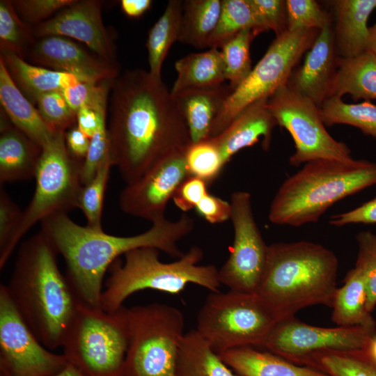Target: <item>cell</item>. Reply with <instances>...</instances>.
I'll return each instance as SVG.
<instances>
[{
    "label": "cell",
    "instance_id": "1",
    "mask_svg": "<svg viewBox=\"0 0 376 376\" xmlns=\"http://www.w3.org/2000/svg\"><path fill=\"white\" fill-rule=\"evenodd\" d=\"M110 93L111 159L126 184L191 143L186 120L162 78L143 69L127 70L114 79Z\"/></svg>",
    "mask_w": 376,
    "mask_h": 376
},
{
    "label": "cell",
    "instance_id": "2",
    "mask_svg": "<svg viewBox=\"0 0 376 376\" xmlns=\"http://www.w3.org/2000/svg\"><path fill=\"white\" fill-rule=\"evenodd\" d=\"M40 232L66 264V277L79 302L101 308L103 279L111 265L132 250L150 247L180 258L178 242L193 230L194 220L184 213L175 221L164 218L152 223L145 232L116 236L103 229L83 226L67 213H58L41 222Z\"/></svg>",
    "mask_w": 376,
    "mask_h": 376
},
{
    "label": "cell",
    "instance_id": "3",
    "mask_svg": "<svg viewBox=\"0 0 376 376\" xmlns=\"http://www.w3.org/2000/svg\"><path fill=\"white\" fill-rule=\"evenodd\" d=\"M56 256L40 231L21 244L6 285L24 322L50 350L62 347L80 304L58 266Z\"/></svg>",
    "mask_w": 376,
    "mask_h": 376
},
{
    "label": "cell",
    "instance_id": "4",
    "mask_svg": "<svg viewBox=\"0 0 376 376\" xmlns=\"http://www.w3.org/2000/svg\"><path fill=\"white\" fill-rule=\"evenodd\" d=\"M338 260L325 246L312 242L268 245L265 271L255 293L277 322L315 305L331 308Z\"/></svg>",
    "mask_w": 376,
    "mask_h": 376
},
{
    "label": "cell",
    "instance_id": "5",
    "mask_svg": "<svg viewBox=\"0 0 376 376\" xmlns=\"http://www.w3.org/2000/svg\"><path fill=\"white\" fill-rule=\"evenodd\" d=\"M376 185V163L366 159H318L304 164L279 187L268 218L299 227L317 222L335 203Z\"/></svg>",
    "mask_w": 376,
    "mask_h": 376
},
{
    "label": "cell",
    "instance_id": "6",
    "mask_svg": "<svg viewBox=\"0 0 376 376\" xmlns=\"http://www.w3.org/2000/svg\"><path fill=\"white\" fill-rule=\"evenodd\" d=\"M159 250L139 248L116 260L109 267L101 296V308L109 313L122 307L125 300L136 292L146 289L178 294L187 285L196 284L211 292H218L221 283L219 269L212 265H198L203 251L198 246L171 263L159 258Z\"/></svg>",
    "mask_w": 376,
    "mask_h": 376
},
{
    "label": "cell",
    "instance_id": "7",
    "mask_svg": "<svg viewBox=\"0 0 376 376\" xmlns=\"http://www.w3.org/2000/svg\"><path fill=\"white\" fill-rule=\"evenodd\" d=\"M129 308L109 313L80 303L62 347L84 376H122L130 340Z\"/></svg>",
    "mask_w": 376,
    "mask_h": 376
},
{
    "label": "cell",
    "instance_id": "8",
    "mask_svg": "<svg viewBox=\"0 0 376 376\" xmlns=\"http://www.w3.org/2000/svg\"><path fill=\"white\" fill-rule=\"evenodd\" d=\"M83 161L68 151L65 132L58 131L42 147L35 175V191L22 212L19 224L5 250L0 254V269L4 268L22 237L37 223L58 213L77 208L83 187L81 169Z\"/></svg>",
    "mask_w": 376,
    "mask_h": 376
},
{
    "label": "cell",
    "instance_id": "9",
    "mask_svg": "<svg viewBox=\"0 0 376 376\" xmlns=\"http://www.w3.org/2000/svg\"><path fill=\"white\" fill-rule=\"evenodd\" d=\"M129 346L122 376H177L185 319L178 308L159 303L129 308Z\"/></svg>",
    "mask_w": 376,
    "mask_h": 376
},
{
    "label": "cell",
    "instance_id": "10",
    "mask_svg": "<svg viewBox=\"0 0 376 376\" xmlns=\"http://www.w3.org/2000/svg\"><path fill=\"white\" fill-rule=\"evenodd\" d=\"M277 322L256 294L211 292L199 311L195 329L219 353L262 347Z\"/></svg>",
    "mask_w": 376,
    "mask_h": 376
},
{
    "label": "cell",
    "instance_id": "11",
    "mask_svg": "<svg viewBox=\"0 0 376 376\" xmlns=\"http://www.w3.org/2000/svg\"><path fill=\"white\" fill-rule=\"evenodd\" d=\"M318 32L286 30L276 36L248 77L228 96L213 124L210 138L219 134L247 106L269 98L287 84L293 68L310 49Z\"/></svg>",
    "mask_w": 376,
    "mask_h": 376
},
{
    "label": "cell",
    "instance_id": "12",
    "mask_svg": "<svg viewBox=\"0 0 376 376\" xmlns=\"http://www.w3.org/2000/svg\"><path fill=\"white\" fill-rule=\"evenodd\" d=\"M267 105L276 124L285 128L293 139L295 150L289 158L290 166L318 159H352L349 147L327 132L319 107L287 84L268 98Z\"/></svg>",
    "mask_w": 376,
    "mask_h": 376
},
{
    "label": "cell",
    "instance_id": "13",
    "mask_svg": "<svg viewBox=\"0 0 376 376\" xmlns=\"http://www.w3.org/2000/svg\"><path fill=\"white\" fill-rule=\"evenodd\" d=\"M68 365L63 354L44 346L0 285V376H52Z\"/></svg>",
    "mask_w": 376,
    "mask_h": 376
},
{
    "label": "cell",
    "instance_id": "14",
    "mask_svg": "<svg viewBox=\"0 0 376 376\" xmlns=\"http://www.w3.org/2000/svg\"><path fill=\"white\" fill-rule=\"evenodd\" d=\"M230 204L234 240L228 258L218 271L219 280L230 290L255 294L265 271L268 245L254 219L250 193L233 192Z\"/></svg>",
    "mask_w": 376,
    "mask_h": 376
},
{
    "label": "cell",
    "instance_id": "15",
    "mask_svg": "<svg viewBox=\"0 0 376 376\" xmlns=\"http://www.w3.org/2000/svg\"><path fill=\"white\" fill-rule=\"evenodd\" d=\"M375 333L359 326L316 327L292 317L276 322L262 347L297 364L319 352L365 349Z\"/></svg>",
    "mask_w": 376,
    "mask_h": 376
},
{
    "label": "cell",
    "instance_id": "16",
    "mask_svg": "<svg viewBox=\"0 0 376 376\" xmlns=\"http://www.w3.org/2000/svg\"><path fill=\"white\" fill-rule=\"evenodd\" d=\"M185 152L175 153L150 169L120 191V210L151 223L165 218L169 201L189 175Z\"/></svg>",
    "mask_w": 376,
    "mask_h": 376
},
{
    "label": "cell",
    "instance_id": "17",
    "mask_svg": "<svg viewBox=\"0 0 376 376\" xmlns=\"http://www.w3.org/2000/svg\"><path fill=\"white\" fill-rule=\"evenodd\" d=\"M35 38L57 36L84 43L97 56L116 63V47L102 17V1H76L33 27Z\"/></svg>",
    "mask_w": 376,
    "mask_h": 376
},
{
    "label": "cell",
    "instance_id": "18",
    "mask_svg": "<svg viewBox=\"0 0 376 376\" xmlns=\"http://www.w3.org/2000/svg\"><path fill=\"white\" fill-rule=\"evenodd\" d=\"M26 55L38 66L71 74L91 84L114 80L120 75L117 63L93 55L65 37L52 36L39 38Z\"/></svg>",
    "mask_w": 376,
    "mask_h": 376
},
{
    "label": "cell",
    "instance_id": "19",
    "mask_svg": "<svg viewBox=\"0 0 376 376\" xmlns=\"http://www.w3.org/2000/svg\"><path fill=\"white\" fill-rule=\"evenodd\" d=\"M338 58L331 22L320 29L302 65L291 74L287 86L318 107L327 98Z\"/></svg>",
    "mask_w": 376,
    "mask_h": 376
},
{
    "label": "cell",
    "instance_id": "20",
    "mask_svg": "<svg viewBox=\"0 0 376 376\" xmlns=\"http://www.w3.org/2000/svg\"><path fill=\"white\" fill-rule=\"evenodd\" d=\"M268 98L258 100L244 108L217 136L211 137L227 164L240 150L262 138L265 150L269 148L276 122L269 110Z\"/></svg>",
    "mask_w": 376,
    "mask_h": 376
},
{
    "label": "cell",
    "instance_id": "21",
    "mask_svg": "<svg viewBox=\"0 0 376 376\" xmlns=\"http://www.w3.org/2000/svg\"><path fill=\"white\" fill-rule=\"evenodd\" d=\"M42 148L13 125L1 120L0 183L35 177Z\"/></svg>",
    "mask_w": 376,
    "mask_h": 376
},
{
    "label": "cell",
    "instance_id": "22",
    "mask_svg": "<svg viewBox=\"0 0 376 376\" xmlns=\"http://www.w3.org/2000/svg\"><path fill=\"white\" fill-rule=\"evenodd\" d=\"M0 102L4 113L13 125L42 148L57 133L58 131L45 121L38 109L17 87L1 59Z\"/></svg>",
    "mask_w": 376,
    "mask_h": 376
},
{
    "label": "cell",
    "instance_id": "23",
    "mask_svg": "<svg viewBox=\"0 0 376 376\" xmlns=\"http://www.w3.org/2000/svg\"><path fill=\"white\" fill-rule=\"evenodd\" d=\"M336 24L334 31L337 55L349 58L367 50L368 21L376 8V0L332 1Z\"/></svg>",
    "mask_w": 376,
    "mask_h": 376
},
{
    "label": "cell",
    "instance_id": "24",
    "mask_svg": "<svg viewBox=\"0 0 376 376\" xmlns=\"http://www.w3.org/2000/svg\"><path fill=\"white\" fill-rule=\"evenodd\" d=\"M232 92L228 84H222L173 95L187 124L191 143L210 138L213 124Z\"/></svg>",
    "mask_w": 376,
    "mask_h": 376
},
{
    "label": "cell",
    "instance_id": "25",
    "mask_svg": "<svg viewBox=\"0 0 376 376\" xmlns=\"http://www.w3.org/2000/svg\"><path fill=\"white\" fill-rule=\"evenodd\" d=\"M218 354L240 376H330L251 346L228 350Z\"/></svg>",
    "mask_w": 376,
    "mask_h": 376
},
{
    "label": "cell",
    "instance_id": "26",
    "mask_svg": "<svg viewBox=\"0 0 376 376\" xmlns=\"http://www.w3.org/2000/svg\"><path fill=\"white\" fill-rule=\"evenodd\" d=\"M345 94L353 100H376V56L369 50L349 58L338 56L327 98Z\"/></svg>",
    "mask_w": 376,
    "mask_h": 376
},
{
    "label": "cell",
    "instance_id": "27",
    "mask_svg": "<svg viewBox=\"0 0 376 376\" xmlns=\"http://www.w3.org/2000/svg\"><path fill=\"white\" fill-rule=\"evenodd\" d=\"M0 59L17 87L33 102L41 94L62 91L83 81L71 74L27 63L24 58L10 52L1 51Z\"/></svg>",
    "mask_w": 376,
    "mask_h": 376
},
{
    "label": "cell",
    "instance_id": "28",
    "mask_svg": "<svg viewBox=\"0 0 376 376\" xmlns=\"http://www.w3.org/2000/svg\"><path fill=\"white\" fill-rule=\"evenodd\" d=\"M363 275L354 266L346 274L343 285L336 289L331 318L339 327L359 326L375 330L376 322L367 309Z\"/></svg>",
    "mask_w": 376,
    "mask_h": 376
},
{
    "label": "cell",
    "instance_id": "29",
    "mask_svg": "<svg viewBox=\"0 0 376 376\" xmlns=\"http://www.w3.org/2000/svg\"><path fill=\"white\" fill-rule=\"evenodd\" d=\"M177 78L171 92L173 95L189 89L210 88L226 81L220 49L191 53L175 63Z\"/></svg>",
    "mask_w": 376,
    "mask_h": 376
},
{
    "label": "cell",
    "instance_id": "30",
    "mask_svg": "<svg viewBox=\"0 0 376 376\" xmlns=\"http://www.w3.org/2000/svg\"><path fill=\"white\" fill-rule=\"evenodd\" d=\"M177 376H238L196 330L185 333L179 349Z\"/></svg>",
    "mask_w": 376,
    "mask_h": 376
},
{
    "label": "cell",
    "instance_id": "31",
    "mask_svg": "<svg viewBox=\"0 0 376 376\" xmlns=\"http://www.w3.org/2000/svg\"><path fill=\"white\" fill-rule=\"evenodd\" d=\"M182 3L171 0L166 8L148 31L146 41L150 74L160 79L162 66L169 49L178 41L182 14Z\"/></svg>",
    "mask_w": 376,
    "mask_h": 376
},
{
    "label": "cell",
    "instance_id": "32",
    "mask_svg": "<svg viewBox=\"0 0 376 376\" xmlns=\"http://www.w3.org/2000/svg\"><path fill=\"white\" fill-rule=\"evenodd\" d=\"M222 0H187L182 3L178 41L196 48L207 47L221 13Z\"/></svg>",
    "mask_w": 376,
    "mask_h": 376
},
{
    "label": "cell",
    "instance_id": "33",
    "mask_svg": "<svg viewBox=\"0 0 376 376\" xmlns=\"http://www.w3.org/2000/svg\"><path fill=\"white\" fill-rule=\"evenodd\" d=\"M297 365L330 376H376V365L363 349L319 352L303 358Z\"/></svg>",
    "mask_w": 376,
    "mask_h": 376
},
{
    "label": "cell",
    "instance_id": "34",
    "mask_svg": "<svg viewBox=\"0 0 376 376\" xmlns=\"http://www.w3.org/2000/svg\"><path fill=\"white\" fill-rule=\"evenodd\" d=\"M319 111L322 120L327 126L351 125L376 139V104L370 100L349 104L343 102L342 97L334 96L327 98Z\"/></svg>",
    "mask_w": 376,
    "mask_h": 376
},
{
    "label": "cell",
    "instance_id": "35",
    "mask_svg": "<svg viewBox=\"0 0 376 376\" xmlns=\"http://www.w3.org/2000/svg\"><path fill=\"white\" fill-rule=\"evenodd\" d=\"M246 29L253 30L257 34L265 31L249 0H222L219 21L207 41V47L219 49Z\"/></svg>",
    "mask_w": 376,
    "mask_h": 376
},
{
    "label": "cell",
    "instance_id": "36",
    "mask_svg": "<svg viewBox=\"0 0 376 376\" xmlns=\"http://www.w3.org/2000/svg\"><path fill=\"white\" fill-rule=\"evenodd\" d=\"M257 35L252 29H244L220 47L225 79L229 82L233 91L243 82L252 70L250 45Z\"/></svg>",
    "mask_w": 376,
    "mask_h": 376
},
{
    "label": "cell",
    "instance_id": "37",
    "mask_svg": "<svg viewBox=\"0 0 376 376\" xmlns=\"http://www.w3.org/2000/svg\"><path fill=\"white\" fill-rule=\"evenodd\" d=\"M36 42L33 27L24 22L12 1H0V49L24 58Z\"/></svg>",
    "mask_w": 376,
    "mask_h": 376
},
{
    "label": "cell",
    "instance_id": "38",
    "mask_svg": "<svg viewBox=\"0 0 376 376\" xmlns=\"http://www.w3.org/2000/svg\"><path fill=\"white\" fill-rule=\"evenodd\" d=\"M189 175L199 178L208 185L226 165L221 152L211 138L191 143L185 152Z\"/></svg>",
    "mask_w": 376,
    "mask_h": 376
},
{
    "label": "cell",
    "instance_id": "39",
    "mask_svg": "<svg viewBox=\"0 0 376 376\" xmlns=\"http://www.w3.org/2000/svg\"><path fill=\"white\" fill-rule=\"evenodd\" d=\"M112 166L111 159L103 162L94 178L83 185L79 194L77 208L83 212L87 221L86 226L94 229H102L104 194Z\"/></svg>",
    "mask_w": 376,
    "mask_h": 376
},
{
    "label": "cell",
    "instance_id": "40",
    "mask_svg": "<svg viewBox=\"0 0 376 376\" xmlns=\"http://www.w3.org/2000/svg\"><path fill=\"white\" fill-rule=\"evenodd\" d=\"M356 240L359 251L354 266L363 275L367 309L372 313L376 306V235L370 230H362L357 235Z\"/></svg>",
    "mask_w": 376,
    "mask_h": 376
},
{
    "label": "cell",
    "instance_id": "41",
    "mask_svg": "<svg viewBox=\"0 0 376 376\" xmlns=\"http://www.w3.org/2000/svg\"><path fill=\"white\" fill-rule=\"evenodd\" d=\"M287 30L322 29L331 22L330 15L314 0H285Z\"/></svg>",
    "mask_w": 376,
    "mask_h": 376
},
{
    "label": "cell",
    "instance_id": "42",
    "mask_svg": "<svg viewBox=\"0 0 376 376\" xmlns=\"http://www.w3.org/2000/svg\"><path fill=\"white\" fill-rule=\"evenodd\" d=\"M34 102L42 118L54 130L65 132L76 125V113L70 107L61 91L41 94Z\"/></svg>",
    "mask_w": 376,
    "mask_h": 376
},
{
    "label": "cell",
    "instance_id": "43",
    "mask_svg": "<svg viewBox=\"0 0 376 376\" xmlns=\"http://www.w3.org/2000/svg\"><path fill=\"white\" fill-rule=\"evenodd\" d=\"M114 80L95 84L80 81L61 92L72 110L77 113L84 106L98 107L107 104Z\"/></svg>",
    "mask_w": 376,
    "mask_h": 376
},
{
    "label": "cell",
    "instance_id": "44",
    "mask_svg": "<svg viewBox=\"0 0 376 376\" xmlns=\"http://www.w3.org/2000/svg\"><path fill=\"white\" fill-rule=\"evenodd\" d=\"M109 159H111L110 144L105 117L91 138L88 151L82 162L81 169L82 185H85L89 182L95 175L101 164Z\"/></svg>",
    "mask_w": 376,
    "mask_h": 376
},
{
    "label": "cell",
    "instance_id": "45",
    "mask_svg": "<svg viewBox=\"0 0 376 376\" xmlns=\"http://www.w3.org/2000/svg\"><path fill=\"white\" fill-rule=\"evenodd\" d=\"M75 0H15L13 5L19 17L26 24H39L55 13L72 4Z\"/></svg>",
    "mask_w": 376,
    "mask_h": 376
},
{
    "label": "cell",
    "instance_id": "46",
    "mask_svg": "<svg viewBox=\"0 0 376 376\" xmlns=\"http://www.w3.org/2000/svg\"><path fill=\"white\" fill-rule=\"evenodd\" d=\"M264 31L272 30L276 36L287 30L285 1L249 0Z\"/></svg>",
    "mask_w": 376,
    "mask_h": 376
},
{
    "label": "cell",
    "instance_id": "47",
    "mask_svg": "<svg viewBox=\"0 0 376 376\" xmlns=\"http://www.w3.org/2000/svg\"><path fill=\"white\" fill-rule=\"evenodd\" d=\"M22 211L4 189L0 188V254L6 249L22 218Z\"/></svg>",
    "mask_w": 376,
    "mask_h": 376
},
{
    "label": "cell",
    "instance_id": "48",
    "mask_svg": "<svg viewBox=\"0 0 376 376\" xmlns=\"http://www.w3.org/2000/svg\"><path fill=\"white\" fill-rule=\"evenodd\" d=\"M207 185L203 180L188 175L178 186L172 197L174 204L184 213L195 209L208 193Z\"/></svg>",
    "mask_w": 376,
    "mask_h": 376
},
{
    "label": "cell",
    "instance_id": "49",
    "mask_svg": "<svg viewBox=\"0 0 376 376\" xmlns=\"http://www.w3.org/2000/svg\"><path fill=\"white\" fill-rule=\"evenodd\" d=\"M196 211L207 222L223 223L230 218V202L207 193L196 207Z\"/></svg>",
    "mask_w": 376,
    "mask_h": 376
},
{
    "label": "cell",
    "instance_id": "50",
    "mask_svg": "<svg viewBox=\"0 0 376 376\" xmlns=\"http://www.w3.org/2000/svg\"><path fill=\"white\" fill-rule=\"evenodd\" d=\"M329 224L338 227L352 224H376V196L353 210L332 215Z\"/></svg>",
    "mask_w": 376,
    "mask_h": 376
},
{
    "label": "cell",
    "instance_id": "51",
    "mask_svg": "<svg viewBox=\"0 0 376 376\" xmlns=\"http://www.w3.org/2000/svg\"><path fill=\"white\" fill-rule=\"evenodd\" d=\"M107 104L98 107L84 106L76 113L77 126L91 138L102 120L107 117Z\"/></svg>",
    "mask_w": 376,
    "mask_h": 376
},
{
    "label": "cell",
    "instance_id": "52",
    "mask_svg": "<svg viewBox=\"0 0 376 376\" xmlns=\"http://www.w3.org/2000/svg\"><path fill=\"white\" fill-rule=\"evenodd\" d=\"M65 140L70 153L84 161L89 149L91 138L75 125L65 132Z\"/></svg>",
    "mask_w": 376,
    "mask_h": 376
},
{
    "label": "cell",
    "instance_id": "53",
    "mask_svg": "<svg viewBox=\"0 0 376 376\" xmlns=\"http://www.w3.org/2000/svg\"><path fill=\"white\" fill-rule=\"evenodd\" d=\"M150 0H122L120 7L129 17L136 18L143 15L151 6Z\"/></svg>",
    "mask_w": 376,
    "mask_h": 376
},
{
    "label": "cell",
    "instance_id": "54",
    "mask_svg": "<svg viewBox=\"0 0 376 376\" xmlns=\"http://www.w3.org/2000/svg\"><path fill=\"white\" fill-rule=\"evenodd\" d=\"M367 50L376 56V23L369 27Z\"/></svg>",
    "mask_w": 376,
    "mask_h": 376
},
{
    "label": "cell",
    "instance_id": "55",
    "mask_svg": "<svg viewBox=\"0 0 376 376\" xmlns=\"http://www.w3.org/2000/svg\"><path fill=\"white\" fill-rule=\"evenodd\" d=\"M363 350L370 360L376 365V333L368 346Z\"/></svg>",
    "mask_w": 376,
    "mask_h": 376
},
{
    "label": "cell",
    "instance_id": "56",
    "mask_svg": "<svg viewBox=\"0 0 376 376\" xmlns=\"http://www.w3.org/2000/svg\"><path fill=\"white\" fill-rule=\"evenodd\" d=\"M52 376H84L81 373L68 363V365L62 371Z\"/></svg>",
    "mask_w": 376,
    "mask_h": 376
}]
</instances>
